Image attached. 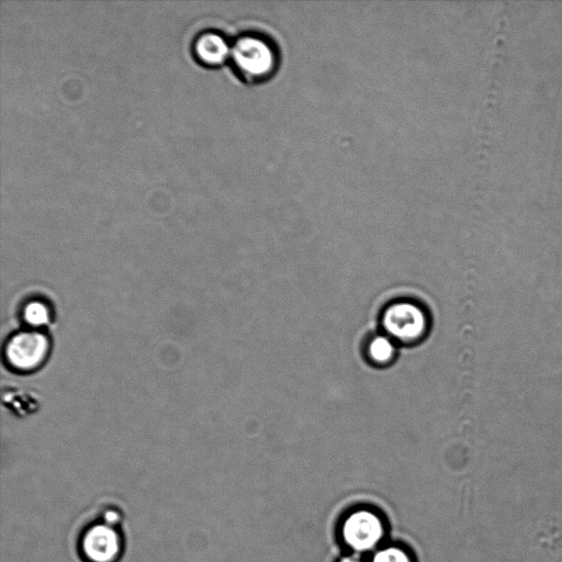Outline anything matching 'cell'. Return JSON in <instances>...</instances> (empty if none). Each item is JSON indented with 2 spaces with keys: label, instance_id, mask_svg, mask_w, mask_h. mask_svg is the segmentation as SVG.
Listing matches in <instances>:
<instances>
[{
  "label": "cell",
  "instance_id": "7a4b0ae2",
  "mask_svg": "<svg viewBox=\"0 0 562 562\" xmlns=\"http://www.w3.org/2000/svg\"><path fill=\"white\" fill-rule=\"evenodd\" d=\"M229 59L237 74L251 83L270 79L279 67L276 45L256 33L239 35L232 44Z\"/></svg>",
  "mask_w": 562,
  "mask_h": 562
},
{
  "label": "cell",
  "instance_id": "8fae6325",
  "mask_svg": "<svg viewBox=\"0 0 562 562\" xmlns=\"http://www.w3.org/2000/svg\"><path fill=\"white\" fill-rule=\"evenodd\" d=\"M340 562H363V561L356 557H347V558L341 559Z\"/></svg>",
  "mask_w": 562,
  "mask_h": 562
},
{
  "label": "cell",
  "instance_id": "52a82bcc",
  "mask_svg": "<svg viewBox=\"0 0 562 562\" xmlns=\"http://www.w3.org/2000/svg\"><path fill=\"white\" fill-rule=\"evenodd\" d=\"M3 404L20 417L35 413L40 408V400L33 391L20 387H8L2 394Z\"/></svg>",
  "mask_w": 562,
  "mask_h": 562
},
{
  "label": "cell",
  "instance_id": "8992f818",
  "mask_svg": "<svg viewBox=\"0 0 562 562\" xmlns=\"http://www.w3.org/2000/svg\"><path fill=\"white\" fill-rule=\"evenodd\" d=\"M232 44L216 31H205L196 36L193 53L199 61L207 66H218L229 59Z\"/></svg>",
  "mask_w": 562,
  "mask_h": 562
},
{
  "label": "cell",
  "instance_id": "277c9868",
  "mask_svg": "<svg viewBox=\"0 0 562 562\" xmlns=\"http://www.w3.org/2000/svg\"><path fill=\"white\" fill-rule=\"evenodd\" d=\"M48 348V339L42 333L21 331L9 339L5 357L12 368L30 371L44 362Z\"/></svg>",
  "mask_w": 562,
  "mask_h": 562
},
{
  "label": "cell",
  "instance_id": "9c48e42d",
  "mask_svg": "<svg viewBox=\"0 0 562 562\" xmlns=\"http://www.w3.org/2000/svg\"><path fill=\"white\" fill-rule=\"evenodd\" d=\"M24 318L32 326H43L49 324L50 313L44 303L34 301L24 308Z\"/></svg>",
  "mask_w": 562,
  "mask_h": 562
},
{
  "label": "cell",
  "instance_id": "3957f363",
  "mask_svg": "<svg viewBox=\"0 0 562 562\" xmlns=\"http://www.w3.org/2000/svg\"><path fill=\"white\" fill-rule=\"evenodd\" d=\"M341 535L350 549L356 552H368L383 539L384 525L376 513L358 509L350 513L344 520Z\"/></svg>",
  "mask_w": 562,
  "mask_h": 562
},
{
  "label": "cell",
  "instance_id": "30bf717a",
  "mask_svg": "<svg viewBox=\"0 0 562 562\" xmlns=\"http://www.w3.org/2000/svg\"><path fill=\"white\" fill-rule=\"evenodd\" d=\"M371 562H412V559L402 548L391 546L378 550Z\"/></svg>",
  "mask_w": 562,
  "mask_h": 562
},
{
  "label": "cell",
  "instance_id": "6da1fadb",
  "mask_svg": "<svg viewBox=\"0 0 562 562\" xmlns=\"http://www.w3.org/2000/svg\"><path fill=\"white\" fill-rule=\"evenodd\" d=\"M124 514L105 502L85 518L77 529L76 550L82 562H119L124 553Z\"/></svg>",
  "mask_w": 562,
  "mask_h": 562
},
{
  "label": "cell",
  "instance_id": "5b68a950",
  "mask_svg": "<svg viewBox=\"0 0 562 562\" xmlns=\"http://www.w3.org/2000/svg\"><path fill=\"white\" fill-rule=\"evenodd\" d=\"M383 325L391 336L409 342L419 339L425 334L427 318L419 306L409 302H398L385 311Z\"/></svg>",
  "mask_w": 562,
  "mask_h": 562
},
{
  "label": "cell",
  "instance_id": "ba28073f",
  "mask_svg": "<svg viewBox=\"0 0 562 562\" xmlns=\"http://www.w3.org/2000/svg\"><path fill=\"white\" fill-rule=\"evenodd\" d=\"M368 352L373 361L386 363L394 357L395 346L389 337L376 336L370 341Z\"/></svg>",
  "mask_w": 562,
  "mask_h": 562
}]
</instances>
